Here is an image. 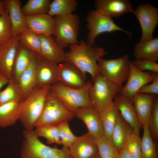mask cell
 Returning a JSON list of instances; mask_svg holds the SVG:
<instances>
[{"instance_id":"obj_1","label":"cell","mask_w":158,"mask_h":158,"mask_svg":"<svg viewBox=\"0 0 158 158\" xmlns=\"http://www.w3.org/2000/svg\"><path fill=\"white\" fill-rule=\"evenodd\" d=\"M66 52V61L71 62L86 73L91 76L93 81L100 73L98 59L107 54L102 47L91 45L82 40L70 45Z\"/></svg>"},{"instance_id":"obj_2","label":"cell","mask_w":158,"mask_h":158,"mask_svg":"<svg viewBox=\"0 0 158 158\" xmlns=\"http://www.w3.org/2000/svg\"><path fill=\"white\" fill-rule=\"evenodd\" d=\"M50 86H37L30 95L20 102L19 120L25 130H33L43 110Z\"/></svg>"},{"instance_id":"obj_3","label":"cell","mask_w":158,"mask_h":158,"mask_svg":"<svg viewBox=\"0 0 158 158\" xmlns=\"http://www.w3.org/2000/svg\"><path fill=\"white\" fill-rule=\"evenodd\" d=\"M21 158H73L69 148L52 147L42 142L35 130H25Z\"/></svg>"},{"instance_id":"obj_4","label":"cell","mask_w":158,"mask_h":158,"mask_svg":"<svg viewBox=\"0 0 158 158\" xmlns=\"http://www.w3.org/2000/svg\"><path fill=\"white\" fill-rule=\"evenodd\" d=\"M92 81L89 90V99L93 107L101 113L113 103L115 97L121 93L122 85L109 80L100 73Z\"/></svg>"},{"instance_id":"obj_5","label":"cell","mask_w":158,"mask_h":158,"mask_svg":"<svg viewBox=\"0 0 158 158\" xmlns=\"http://www.w3.org/2000/svg\"><path fill=\"white\" fill-rule=\"evenodd\" d=\"M91 84V81L88 80L83 87L74 88L59 81L50 86V91L69 110L74 113L80 108L93 107L89 96V89Z\"/></svg>"},{"instance_id":"obj_6","label":"cell","mask_w":158,"mask_h":158,"mask_svg":"<svg viewBox=\"0 0 158 158\" xmlns=\"http://www.w3.org/2000/svg\"><path fill=\"white\" fill-rule=\"evenodd\" d=\"M53 35L56 42L62 48L78 43L80 19L75 14L55 16Z\"/></svg>"},{"instance_id":"obj_7","label":"cell","mask_w":158,"mask_h":158,"mask_svg":"<svg viewBox=\"0 0 158 158\" xmlns=\"http://www.w3.org/2000/svg\"><path fill=\"white\" fill-rule=\"evenodd\" d=\"M75 116L50 91L47 98L42 114L34 127L46 126H58L68 122Z\"/></svg>"},{"instance_id":"obj_8","label":"cell","mask_w":158,"mask_h":158,"mask_svg":"<svg viewBox=\"0 0 158 158\" xmlns=\"http://www.w3.org/2000/svg\"><path fill=\"white\" fill-rule=\"evenodd\" d=\"M86 20L89 31L87 42L91 45H94L97 37L104 33L120 31L129 35H131L130 32L116 24L112 18L96 10H91L88 13Z\"/></svg>"},{"instance_id":"obj_9","label":"cell","mask_w":158,"mask_h":158,"mask_svg":"<svg viewBox=\"0 0 158 158\" xmlns=\"http://www.w3.org/2000/svg\"><path fill=\"white\" fill-rule=\"evenodd\" d=\"M130 61L128 54L116 59L100 58L98 61L100 73L109 80L122 85L129 75Z\"/></svg>"},{"instance_id":"obj_10","label":"cell","mask_w":158,"mask_h":158,"mask_svg":"<svg viewBox=\"0 0 158 158\" xmlns=\"http://www.w3.org/2000/svg\"><path fill=\"white\" fill-rule=\"evenodd\" d=\"M133 14L139 21L141 30L140 41L153 38L154 31L158 24V8L150 3H142L134 10Z\"/></svg>"},{"instance_id":"obj_11","label":"cell","mask_w":158,"mask_h":158,"mask_svg":"<svg viewBox=\"0 0 158 158\" xmlns=\"http://www.w3.org/2000/svg\"><path fill=\"white\" fill-rule=\"evenodd\" d=\"M59 81L74 88H80L87 84L86 73L73 63L65 61L58 65Z\"/></svg>"},{"instance_id":"obj_12","label":"cell","mask_w":158,"mask_h":158,"mask_svg":"<svg viewBox=\"0 0 158 158\" xmlns=\"http://www.w3.org/2000/svg\"><path fill=\"white\" fill-rule=\"evenodd\" d=\"M130 71L127 82L122 87L121 94L132 99L139 90L154 79L152 72L146 73L139 70L130 63Z\"/></svg>"},{"instance_id":"obj_13","label":"cell","mask_w":158,"mask_h":158,"mask_svg":"<svg viewBox=\"0 0 158 158\" xmlns=\"http://www.w3.org/2000/svg\"><path fill=\"white\" fill-rule=\"evenodd\" d=\"M19 41L18 35L0 45V73L9 80L12 78L14 63Z\"/></svg>"},{"instance_id":"obj_14","label":"cell","mask_w":158,"mask_h":158,"mask_svg":"<svg viewBox=\"0 0 158 158\" xmlns=\"http://www.w3.org/2000/svg\"><path fill=\"white\" fill-rule=\"evenodd\" d=\"M69 150L73 158H93L99 155L96 140L88 132L77 137Z\"/></svg>"},{"instance_id":"obj_15","label":"cell","mask_w":158,"mask_h":158,"mask_svg":"<svg viewBox=\"0 0 158 158\" xmlns=\"http://www.w3.org/2000/svg\"><path fill=\"white\" fill-rule=\"evenodd\" d=\"M58 65L38 55L36 72L37 86H51L59 82Z\"/></svg>"},{"instance_id":"obj_16","label":"cell","mask_w":158,"mask_h":158,"mask_svg":"<svg viewBox=\"0 0 158 158\" xmlns=\"http://www.w3.org/2000/svg\"><path fill=\"white\" fill-rule=\"evenodd\" d=\"M74 114L75 116L84 123L88 133L95 139L103 135L100 113L93 107L80 108Z\"/></svg>"},{"instance_id":"obj_17","label":"cell","mask_w":158,"mask_h":158,"mask_svg":"<svg viewBox=\"0 0 158 158\" xmlns=\"http://www.w3.org/2000/svg\"><path fill=\"white\" fill-rule=\"evenodd\" d=\"M113 103L123 119L131 127L134 132L139 135L142 126L138 118L132 99L120 93L115 97Z\"/></svg>"},{"instance_id":"obj_18","label":"cell","mask_w":158,"mask_h":158,"mask_svg":"<svg viewBox=\"0 0 158 158\" xmlns=\"http://www.w3.org/2000/svg\"><path fill=\"white\" fill-rule=\"evenodd\" d=\"M95 10L112 18L127 13H133L134 10L128 0H96Z\"/></svg>"},{"instance_id":"obj_19","label":"cell","mask_w":158,"mask_h":158,"mask_svg":"<svg viewBox=\"0 0 158 158\" xmlns=\"http://www.w3.org/2000/svg\"><path fill=\"white\" fill-rule=\"evenodd\" d=\"M41 43V56L57 64L66 61L64 48L51 35H40Z\"/></svg>"},{"instance_id":"obj_20","label":"cell","mask_w":158,"mask_h":158,"mask_svg":"<svg viewBox=\"0 0 158 158\" xmlns=\"http://www.w3.org/2000/svg\"><path fill=\"white\" fill-rule=\"evenodd\" d=\"M27 28L39 35H53L55 25L54 18L48 14L25 16Z\"/></svg>"},{"instance_id":"obj_21","label":"cell","mask_w":158,"mask_h":158,"mask_svg":"<svg viewBox=\"0 0 158 158\" xmlns=\"http://www.w3.org/2000/svg\"><path fill=\"white\" fill-rule=\"evenodd\" d=\"M6 10L11 23L13 37L19 35L27 28L25 16L23 13L19 0H4Z\"/></svg>"},{"instance_id":"obj_22","label":"cell","mask_w":158,"mask_h":158,"mask_svg":"<svg viewBox=\"0 0 158 158\" xmlns=\"http://www.w3.org/2000/svg\"><path fill=\"white\" fill-rule=\"evenodd\" d=\"M155 97L153 95L138 93L133 98L136 113L142 126L148 125Z\"/></svg>"},{"instance_id":"obj_23","label":"cell","mask_w":158,"mask_h":158,"mask_svg":"<svg viewBox=\"0 0 158 158\" xmlns=\"http://www.w3.org/2000/svg\"><path fill=\"white\" fill-rule=\"evenodd\" d=\"M38 55L33 52L29 65L22 73L17 83L25 99L37 86L36 68Z\"/></svg>"},{"instance_id":"obj_24","label":"cell","mask_w":158,"mask_h":158,"mask_svg":"<svg viewBox=\"0 0 158 158\" xmlns=\"http://www.w3.org/2000/svg\"><path fill=\"white\" fill-rule=\"evenodd\" d=\"M33 52L19 41L14 63L12 77L17 83L22 73L29 65Z\"/></svg>"},{"instance_id":"obj_25","label":"cell","mask_w":158,"mask_h":158,"mask_svg":"<svg viewBox=\"0 0 158 158\" xmlns=\"http://www.w3.org/2000/svg\"><path fill=\"white\" fill-rule=\"evenodd\" d=\"M134 133L133 128L119 113L111 137L112 142L118 150L123 148L128 139Z\"/></svg>"},{"instance_id":"obj_26","label":"cell","mask_w":158,"mask_h":158,"mask_svg":"<svg viewBox=\"0 0 158 158\" xmlns=\"http://www.w3.org/2000/svg\"><path fill=\"white\" fill-rule=\"evenodd\" d=\"M133 54L137 59H147L157 62L158 60V38L140 41L135 46Z\"/></svg>"},{"instance_id":"obj_27","label":"cell","mask_w":158,"mask_h":158,"mask_svg":"<svg viewBox=\"0 0 158 158\" xmlns=\"http://www.w3.org/2000/svg\"><path fill=\"white\" fill-rule=\"evenodd\" d=\"M21 101H13L0 105V127L13 125L19 120Z\"/></svg>"},{"instance_id":"obj_28","label":"cell","mask_w":158,"mask_h":158,"mask_svg":"<svg viewBox=\"0 0 158 158\" xmlns=\"http://www.w3.org/2000/svg\"><path fill=\"white\" fill-rule=\"evenodd\" d=\"M119 114L118 110L114 103L106 110L100 113L103 135L111 139Z\"/></svg>"},{"instance_id":"obj_29","label":"cell","mask_w":158,"mask_h":158,"mask_svg":"<svg viewBox=\"0 0 158 158\" xmlns=\"http://www.w3.org/2000/svg\"><path fill=\"white\" fill-rule=\"evenodd\" d=\"M78 6L76 0H54L50 4L47 14L53 17L72 14Z\"/></svg>"},{"instance_id":"obj_30","label":"cell","mask_w":158,"mask_h":158,"mask_svg":"<svg viewBox=\"0 0 158 158\" xmlns=\"http://www.w3.org/2000/svg\"><path fill=\"white\" fill-rule=\"evenodd\" d=\"M24 100L17 83L13 78L9 80L4 90L0 91V105L13 101H22Z\"/></svg>"},{"instance_id":"obj_31","label":"cell","mask_w":158,"mask_h":158,"mask_svg":"<svg viewBox=\"0 0 158 158\" xmlns=\"http://www.w3.org/2000/svg\"><path fill=\"white\" fill-rule=\"evenodd\" d=\"M143 133L141 138L142 158H157L156 143L150 134L148 125L142 126Z\"/></svg>"},{"instance_id":"obj_32","label":"cell","mask_w":158,"mask_h":158,"mask_svg":"<svg viewBox=\"0 0 158 158\" xmlns=\"http://www.w3.org/2000/svg\"><path fill=\"white\" fill-rule=\"evenodd\" d=\"M19 37L20 41L41 56V43L39 34L27 28L19 35Z\"/></svg>"},{"instance_id":"obj_33","label":"cell","mask_w":158,"mask_h":158,"mask_svg":"<svg viewBox=\"0 0 158 158\" xmlns=\"http://www.w3.org/2000/svg\"><path fill=\"white\" fill-rule=\"evenodd\" d=\"M95 140L100 158H118V150L111 139L103 135Z\"/></svg>"},{"instance_id":"obj_34","label":"cell","mask_w":158,"mask_h":158,"mask_svg":"<svg viewBox=\"0 0 158 158\" xmlns=\"http://www.w3.org/2000/svg\"><path fill=\"white\" fill-rule=\"evenodd\" d=\"M50 0H29L21 8L25 16L47 13Z\"/></svg>"},{"instance_id":"obj_35","label":"cell","mask_w":158,"mask_h":158,"mask_svg":"<svg viewBox=\"0 0 158 158\" xmlns=\"http://www.w3.org/2000/svg\"><path fill=\"white\" fill-rule=\"evenodd\" d=\"M35 130L38 137L46 139L47 144L61 145L58 126H42L35 128Z\"/></svg>"},{"instance_id":"obj_36","label":"cell","mask_w":158,"mask_h":158,"mask_svg":"<svg viewBox=\"0 0 158 158\" xmlns=\"http://www.w3.org/2000/svg\"><path fill=\"white\" fill-rule=\"evenodd\" d=\"M13 30L9 14L6 10L0 16V45L13 37Z\"/></svg>"},{"instance_id":"obj_37","label":"cell","mask_w":158,"mask_h":158,"mask_svg":"<svg viewBox=\"0 0 158 158\" xmlns=\"http://www.w3.org/2000/svg\"><path fill=\"white\" fill-rule=\"evenodd\" d=\"M132 158H142L141 138L134 133L129 137L123 147Z\"/></svg>"},{"instance_id":"obj_38","label":"cell","mask_w":158,"mask_h":158,"mask_svg":"<svg viewBox=\"0 0 158 158\" xmlns=\"http://www.w3.org/2000/svg\"><path fill=\"white\" fill-rule=\"evenodd\" d=\"M68 122L63 123L58 126L63 147L69 148L77 138L71 130Z\"/></svg>"},{"instance_id":"obj_39","label":"cell","mask_w":158,"mask_h":158,"mask_svg":"<svg viewBox=\"0 0 158 158\" xmlns=\"http://www.w3.org/2000/svg\"><path fill=\"white\" fill-rule=\"evenodd\" d=\"M149 131L155 142L158 139V98L155 97L152 113L148 124Z\"/></svg>"},{"instance_id":"obj_40","label":"cell","mask_w":158,"mask_h":158,"mask_svg":"<svg viewBox=\"0 0 158 158\" xmlns=\"http://www.w3.org/2000/svg\"><path fill=\"white\" fill-rule=\"evenodd\" d=\"M132 62L135 66L140 71H148L158 73V63L156 61L147 59H136Z\"/></svg>"},{"instance_id":"obj_41","label":"cell","mask_w":158,"mask_h":158,"mask_svg":"<svg viewBox=\"0 0 158 158\" xmlns=\"http://www.w3.org/2000/svg\"><path fill=\"white\" fill-rule=\"evenodd\" d=\"M154 79L151 83L142 87L138 93L157 95L158 94V73H152Z\"/></svg>"},{"instance_id":"obj_42","label":"cell","mask_w":158,"mask_h":158,"mask_svg":"<svg viewBox=\"0 0 158 158\" xmlns=\"http://www.w3.org/2000/svg\"><path fill=\"white\" fill-rule=\"evenodd\" d=\"M118 158H132L127 150L124 148L118 150Z\"/></svg>"},{"instance_id":"obj_43","label":"cell","mask_w":158,"mask_h":158,"mask_svg":"<svg viewBox=\"0 0 158 158\" xmlns=\"http://www.w3.org/2000/svg\"><path fill=\"white\" fill-rule=\"evenodd\" d=\"M9 81V80L4 75L0 73V91L1 89L7 84Z\"/></svg>"},{"instance_id":"obj_44","label":"cell","mask_w":158,"mask_h":158,"mask_svg":"<svg viewBox=\"0 0 158 158\" xmlns=\"http://www.w3.org/2000/svg\"><path fill=\"white\" fill-rule=\"evenodd\" d=\"M5 10L6 8L3 1L0 0V16Z\"/></svg>"},{"instance_id":"obj_45","label":"cell","mask_w":158,"mask_h":158,"mask_svg":"<svg viewBox=\"0 0 158 158\" xmlns=\"http://www.w3.org/2000/svg\"><path fill=\"white\" fill-rule=\"evenodd\" d=\"M93 158H100L99 155H98L94 157H93Z\"/></svg>"}]
</instances>
